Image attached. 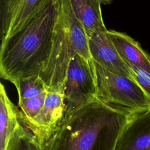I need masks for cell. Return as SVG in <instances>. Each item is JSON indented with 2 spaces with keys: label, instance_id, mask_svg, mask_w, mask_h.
<instances>
[{
  "label": "cell",
  "instance_id": "2e32d148",
  "mask_svg": "<svg viewBox=\"0 0 150 150\" xmlns=\"http://www.w3.org/2000/svg\"><path fill=\"white\" fill-rule=\"evenodd\" d=\"M128 66L132 72L134 80L150 97V74L135 66L131 65H128Z\"/></svg>",
  "mask_w": 150,
  "mask_h": 150
},
{
  "label": "cell",
  "instance_id": "9c48e42d",
  "mask_svg": "<svg viewBox=\"0 0 150 150\" xmlns=\"http://www.w3.org/2000/svg\"><path fill=\"white\" fill-rule=\"evenodd\" d=\"M114 150H150V110L131 115Z\"/></svg>",
  "mask_w": 150,
  "mask_h": 150
},
{
  "label": "cell",
  "instance_id": "277c9868",
  "mask_svg": "<svg viewBox=\"0 0 150 150\" xmlns=\"http://www.w3.org/2000/svg\"><path fill=\"white\" fill-rule=\"evenodd\" d=\"M76 54H79V48L71 36L59 1L50 56L39 76L47 91L64 94L68 66Z\"/></svg>",
  "mask_w": 150,
  "mask_h": 150
},
{
  "label": "cell",
  "instance_id": "9a60e30c",
  "mask_svg": "<svg viewBox=\"0 0 150 150\" xmlns=\"http://www.w3.org/2000/svg\"><path fill=\"white\" fill-rule=\"evenodd\" d=\"M7 150H31L27 137L26 128L21 124L11 138Z\"/></svg>",
  "mask_w": 150,
  "mask_h": 150
},
{
  "label": "cell",
  "instance_id": "5b68a950",
  "mask_svg": "<svg viewBox=\"0 0 150 150\" xmlns=\"http://www.w3.org/2000/svg\"><path fill=\"white\" fill-rule=\"evenodd\" d=\"M97 93L93 59L88 60L76 54L70 60L64 83V116L91 101Z\"/></svg>",
  "mask_w": 150,
  "mask_h": 150
},
{
  "label": "cell",
  "instance_id": "8992f818",
  "mask_svg": "<svg viewBox=\"0 0 150 150\" xmlns=\"http://www.w3.org/2000/svg\"><path fill=\"white\" fill-rule=\"evenodd\" d=\"M59 0H0L1 40L26 26L51 3Z\"/></svg>",
  "mask_w": 150,
  "mask_h": 150
},
{
  "label": "cell",
  "instance_id": "30bf717a",
  "mask_svg": "<svg viewBox=\"0 0 150 150\" xmlns=\"http://www.w3.org/2000/svg\"><path fill=\"white\" fill-rule=\"evenodd\" d=\"M107 32L120 56L128 65L135 66L150 74V54L137 41L125 33L114 30Z\"/></svg>",
  "mask_w": 150,
  "mask_h": 150
},
{
  "label": "cell",
  "instance_id": "ba28073f",
  "mask_svg": "<svg viewBox=\"0 0 150 150\" xmlns=\"http://www.w3.org/2000/svg\"><path fill=\"white\" fill-rule=\"evenodd\" d=\"M107 30L96 32L88 38L91 58L107 70L134 80L130 67L120 56Z\"/></svg>",
  "mask_w": 150,
  "mask_h": 150
},
{
  "label": "cell",
  "instance_id": "e0dca14e",
  "mask_svg": "<svg viewBox=\"0 0 150 150\" xmlns=\"http://www.w3.org/2000/svg\"><path fill=\"white\" fill-rule=\"evenodd\" d=\"M26 134L31 150H46L45 144H41L36 137L27 128Z\"/></svg>",
  "mask_w": 150,
  "mask_h": 150
},
{
  "label": "cell",
  "instance_id": "8fae6325",
  "mask_svg": "<svg viewBox=\"0 0 150 150\" xmlns=\"http://www.w3.org/2000/svg\"><path fill=\"white\" fill-rule=\"evenodd\" d=\"M71 9L83 26L87 39L94 33L105 32L100 0H69Z\"/></svg>",
  "mask_w": 150,
  "mask_h": 150
},
{
  "label": "cell",
  "instance_id": "7c38bea8",
  "mask_svg": "<svg viewBox=\"0 0 150 150\" xmlns=\"http://www.w3.org/2000/svg\"><path fill=\"white\" fill-rule=\"evenodd\" d=\"M21 124L19 109L9 98L4 86L0 85V150H7L9 142Z\"/></svg>",
  "mask_w": 150,
  "mask_h": 150
},
{
  "label": "cell",
  "instance_id": "ac0fdd59",
  "mask_svg": "<svg viewBox=\"0 0 150 150\" xmlns=\"http://www.w3.org/2000/svg\"><path fill=\"white\" fill-rule=\"evenodd\" d=\"M100 1L101 2V4H104V5L110 4L112 1V0H100Z\"/></svg>",
  "mask_w": 150,
  "mask_h": 150
},
{
  "label": "cell",
  "instance_id": "6da1fadb",
  "mask_svg": "<svg viewBox=\"0 0 150 150\" xmlns=\"http://www.w3.org/2000/svg\"><path fill=\"white\" fill-rule=\"evenodd\" d=\"M132 114L97 98L63 117L46 150H114Z\"/></svg>",
  "mask_w": 150,
  "mask_h": 150
},
{
  "label": "cell",
  "instance_id": "7a4b0ae2",
  "mask_svg": "<svg viewBox=\"0 0 150 150\" xmlns=\"http://www.w3.org/2000/svg\"><path fill=\"white\" fill-rule=\"evenodd\" d=\"M59 4L51 3L26 26L1 40L2 79L13 83L39 76L50 56Z\"/></svg>",
  "mask_w": 150,
  "mask_h": 150
},
{
  "label": "cell",
  "instance_id": "52a82bcc",
  "mask_svg": "<svg viewBox=\"0 0 150 150\" xmlns=\"http://www.w3.org/2000/svg\"><path fill=\"white\" fill-rule=\"evenodd\" d=\"M65 110L64 94L47 91L40 112L33 119H19L20 123L30 131L41 144H45L52 137L62 121Z\"/></svg>",
  "mask_w": 150,
  "mask_h": 150
},
{
  "label": "cell",
  "instance_id": "5bb4252c",
  "mask_svg": "<svg viewBox=\"0 0 150 150\" xmlns=\"http://www.w3.org/2000/svg\"><path fill=\"white\" fill-rule=\"evenodd\" d=\"M46 93L47 91L35 97L19 100L18 105L21 108L19 119L30 120L35 118L43 107Z\"/></svg>",
  "mask_w": 150,
  "mask_h": 150
},
{
  "label": "cell",
  "instance_id": "4fadbf2b",
  "mask_svg": "<svg viewBox=\"0 0 150 150\" xmlns=\"http://www.w3.org/2000/svg\"><path fill=\"white\" fill-rule=\"evenodd\" d=\"M13 84L17 90L19 100L35 97L47 91L43 81L39 76L20 79Z\"/></svg>",
  "mask_w": 150,
  "mask_h": 150
},
{
  "label": "cell",
  "instance_id": "3957f363",
  "mask_svg": "<svg viewBox=\"0 0 150 150\" xmlns=\"http://www.w3.org/2000/svg\"><path fill=\"white\" fill-rule=\"evenodd\" d=\"M93 61L97 88L96 98L131 114L150 110V97L135 80L113 73Z\"/></svg>",
  "mask_w": 150,
  "mask_h": 150
}]
</instances>
